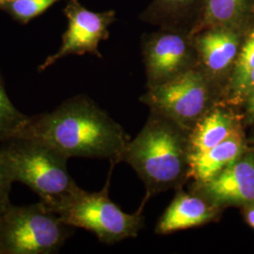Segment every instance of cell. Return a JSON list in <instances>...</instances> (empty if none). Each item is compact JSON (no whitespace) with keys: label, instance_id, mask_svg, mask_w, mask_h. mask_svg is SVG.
Listing matches in <instances>:
<instances>
[{"label":"cell","instance_id":"14","mask_svg":"<svg viewBox=\"0 0 254 254\" xmlns=\"http://www.w3.org/2000/svg\"><path fill=\"white\" fill-rule=\"evenodd\" d=\"M254 24V0H206L200 21L191 35L213 27L249 32Z\"/></svg>","mask_w":254,"mask_h":254},{"label":"cell","instance_id":"21","mask_svg":"<svg viewBox=\"0 0 254 254\" xmlns=\"http://www.w3.org/2000/svg\"><path fill=\"white\" fill-rule=\"evenodd\" d=\"M242 104L245 106L248 121L252 124H254V91L246 97Z\"/></svg>","mask_w":254,"mask_h":254},{"label":"cell","instance_id":"3","mask_svg":"<svg viewBox=\"0 0 254 254\" xmlns=\"http://www.w3.org/2000/svg\"><path fill=\"white\" fill-rule=\"evenodd\" d=\"M0 158L12 182L27 186L50 211L80 190L68 172L69 158L38 140L21 136L5 140Z\"/></svg>","mask_w":254,"mask_h":254},{"label":"cell","instance_id":"19","mask_svg":"<svg viewBox=\"0 0 254 254\" xmlns=\"http://www.w3.org/2000/svg\"><path fill=\"white\" fill-rule=\"evenodd\" d=\"M254 91V69L246 75L234 88L226 91L220 105H241L246 97Z\"/></svg>","mask_w":254,"mask_h":254},{"label":"cell","instance_id":"13","mask_svg":"<svg viewBox=\"0 0 254 254\" xmlns=\"http://www.w3.org/2000/svg\"><path fill=\"white\" fill-rule=\"evenodd\" d=\"M248 149L242 127L225 140L201 154L190 155V178L194 182L211 179L225 169Z\"/></svg>","mask_w":254,"mask_h":254},{"label":"cell","instance_id":"10","mask_svg":"<svg viewBox=\"0 0 254 254\" xmlns=\"http://www.w3.org/2000/svg\"><path fill=\"white\" fill-rule=\"evenodd\" d=\"M195 191L222 209L254 202V149H248L236 161L211 179L194 182Z\"/></svg>","mask_w":254,"mask_h":254},{"label":"cell","instance_id":"23","mask_svg":"<svg viewBox=\"0 0 254 254\" xmlns=\"http://www.w3.org/2000/svg\"><path fill=\"white\" fill-rule=\"evenodd\" d=\"M10 0H0V8H3Z\"/></svg>","mask_w":254,"mask_h":254},{"label":"cell","instance_id":"17","mask_svg":"<svg viewBox=\"0 0 254 254\" xmlns=\"http://www.w3.org/2000/svg\"><path fill=\"white\" fill-rule=\"evenodd\" d=\"M253 69H254V24L245 38L223 95L226 91L236 86Z\"/></svg>","mask_w":254,"mask_h":254},{"label":"cell","instance_id":"18","mask_svg":"<svg viewBox=\"0 0 254 254\" xmlns=\"http://www.w3.org/2000/svg\"><path fill=\"white\" fill-rule=\"evenodd\" d=\"M60 0H10L2 9L20 22L27 23L49 9Z\"/></svg>","mask_w":254,"mask_h":254},{"label":"cell","instance_id":"6","mask_svg":"<svg viewBox=\"0 0 254 254\" xmlns=\"http://www.w3.org/2000/svg\"><path fill=\"white\" fill-rule=\"evenodd\" d=\"M73 233V227L42 201L24 206L10 204L0 216L3 254H56Z\"/></svg>","mask_w":254,"mask_h":254},{"label":"cell","instance_id":"12","mask_svg":"<svg viewBox=\"0 0 254 254\" xmlns=\"http://www.w3.org/2000/svg\"><path fill=\"white\" fill-rule=\"evenodd\" d=\"M206 0H152L140 19L163 29L192 33L200 21Z\"/></svg>","mask_w":254,"mask_h":254},{"label":"cell","instance_id":"22","mask_svg":"<svg viewBox=\"0 0 254 254\" xmlns=\"http://www.w3.org/2000/svg\"><path fill=\"white\" fill-rule=\"evenodd\" d=\"M243 215L247 223L254 229V202L242 206Z\"/></svg>","mask_w":254,"mask_h":254},{"label":"cell","instance_id":"8","mask_svg":"<svg viewBox=\"0 0 254 254\" xmlns=\"http://www.w3.org/2000/svg\"><path fill=\"white\" fill-rule=\"evenodd\" d=\"M68 26L59 51L49 56L39 67L45 71L70 55L92 54L101 58L99 45L109 38V27L115 20V11L95 12L86 9L77 0H70L65 8Z\"/></svg>","mask_w":254,"mask_h":254},{"label":"cell","instance_id":"4","mask_svg":"<svg viewBox=\"0 0 254 254\" xmlns=\"http://www.w3.org/2000/svg\"><path fill=\"white\" fill-rule=\"evenodd\" d=\"M151 112L190 134L206 113L222 100V90L197 66L161 85L148 88L140 98Z\"/></svg>","mask_w":254,"mask_h":254},{"label":"cell","instance_id":"1","mask_svg":"<svg viewBox=\"0 0 254 254\" xmlns=\"http://www.w3.org/2000/svg\"><path fill=\"white\" fill-rule=\"evenodd\" d=\"M15 136L38 140L71 157L121 162L129 138L124 128L87 96L78 95L51 112L28 116Z\"/></svg>","mask_w":254,"mask_h":254},{"label":"cell","instance_id":"15","mask_svg":"<svg viewBox=\"0 0 254 254\" xmlns=\"http://www.w3.org/2000/svg\"><path fill=\"white\" fill-rule=\"evenodd\" d=\"M241 124L227 106L217 105L193 127L189 134L190 154L204 153L225 140Z\"/></svg>","mask_w":254,"mask_h":254},{"label":"cell","instance_id":"24","mask_svg":"<svg viewBox=\"0 0 254 254\" xmlns=\"http://www.w3.org/2000/svg\"><path fill=\"white\" fill-rule=\"evenodd\" d=\"M0 254H3V251H2V246H1V240H0Z\"/></svg>","mask_w":254,"mask_h":254},{"label":"cell","instance_id":"5","mask_svg":"<svg viewBox=\"0 0 254 254\" xmlns=\"http://www.w3.org/2000/svg\"><path fill=\"white\" fill-rule=\"evenodd\" d=\"M114 166L111 163L109 178L102 190L87 192L80 189L52 210L67 225L90 231L105 244L136 237L143 227L140 211L127 214L109 199V182Z\"/></svg>","mask_w":254,"mask_h":254},{"label":"cell","instance_id":"9","mask_svg":"<svg viewBox=\"0 0 254 254\" xmlns=\"http://www.w3.org/2000/svg\"><path fill=\"white\" fill-rule=\"evenodd\" d=\"M248 33L228 27H213L193 36L198 67L222 90V96Z\"/></svg>","mask_w":254,"mask_h":254},{"label":"cell","instance_id":"2","mask_svg":"<svg viewBox=\"0 0 254 254\" xmlns=\"http://www.w3.org/2000/svg\"><path fill=\"white\" fill-rule=\"evenodd\" d=\"M189 133L169 119L151 112L145 126L127 142L122 161L145 184L148 195L179 190L190 179Z\"/></svg>","mask_w":254,"mask_h":254},{"label":"cell","instance_id":"16","mask_svg":"<svg viewBox=\"0 0 254 254\" xmlns=\"http://www.w3.org/2000/svg\"><path fill=\"white\" fill-rule=\"evenodd\" d=\"M27 118L11 103L0 74V142L16 136Z\"/></svg>","mask_w":254,"mask_h":254},{"label":"cell","instance_id":"7","mask_svg":"<svg viewBox=\"0 0 254 254\" xmlns=\"http://www.w3.org/2000/svg\"><path fill=\"white\" fill-rule=\"evenodd\" d=\"M147 88L170 81L198 66L193 36L189 32L160 28L143 39Z\"/></svg>","mask_w":254,"mask_h":254},{"label":"cell","instance_id":"20","mask_svg":"<svg viewBox=\"0 0 254 254\" xmlns=\"http://www.w3.org/2000/svg\"><path fill=\"white\" fill-rule=\"evenodd\" d=\"M13 182L9 176L6 166L0 158V216L10 206L9 192Z\"/></svg>","mask_w":254,"mask_h":254},{"label":"cell","instance_id":"11","mask_svg":"<svg viewBox=\"0 0 254 254\" xmlns=\"http://www.w3.org/2000/svg\"><path fill=\"white\" fill-rule=\"evenodd\" d=\"M177 190L174 199L156 225V234L168 235L201 226L218 219L223 210L221 207L195 191L188 193L181 189Z\"/></svg>","mask_w":254,"mask_h":254}]
</instances>
